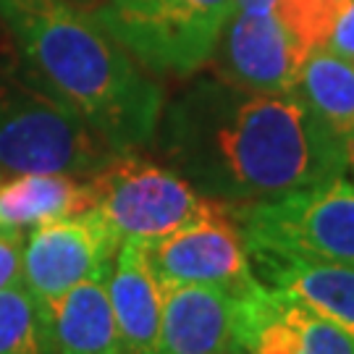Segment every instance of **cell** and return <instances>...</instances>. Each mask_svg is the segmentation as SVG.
Listing matches in <instances>:
<instances>
[{
	"label": "cell",
	"instance_id": "cell-8",
	"mask_svg": "<svg viewBox=\"0 0 354 354\" xmlns=\"http://www.w3.org/2000/svg\"><path fill=\"white\" fill-rule=\"evenodd\" d=\"M121 239L95 207L32 226L24 241L21 283L39 302H53L76 283L113 268Z\"/></svg>",
	"mask_w": 354,
	"mask_h": 354
},
{
	"label": "cell",
	"instance_id": "cell-11",
	"mask_svg": "<svg viewBox=\"0 0 354 354\" xmlns=\"http://www.w3.org/2000/svg\"><path fill=\"white\" fill-rule=\"evenodd\" d=\"M254 276L286 291L307 310L342 328L354 342V266L307 260L294 254L247 250Z\"/></svg>",
	"mask_w": 354,
	"mask_h": 354
},
{
	"label": "cell",
	"instance_id": "cell-5",
	"mask_svg": "<svg viewBox=\"0 0 354 354\" xmlns=\"http://www.w3.org/2000/svg\"><path fill=\"white\" fill-rule=\"evenodd\" d=\"M228 210L247 250L354 266V181L344 174Z\"/></svg>",
	"mask_w": 354,
	"mask_h": 354
},
{
	"label": "cell",
	"instance_id": "cell-17",
	"mask_svg": "<svg viewBox=\"0 0 354 354\" xmlns=\"http://www.w3.org/2000/svg\"><path fill=\"white\" fill-rule=\"evenodd\" d=\"M0 354H58L45 304L24 283L0 291Z\"/></svg>",
	"mask_w": 354,
	"mask_h": 354
},
{
	"label": "cell",
	"instance_id": "cell-6",
	"mask_svg": "<svg viewBox=\"0 0 354 354\" xmlns=\"http://www.w3.org/2000/svg\"><path fill=\"white\" fill-rule=\"evenodd\" d=\"M92 207L118 239H158L203 215L215 200L205 197L171 165L134 152H115L87 178Z\"/></svg>",
	"mask_w": 354,
	"mask_h": 354
},
{
	"label": "cell",
	"instance_id": "cell-14",
	"mask_svg": "<svg viewBox=\"0 0 354 354\" xmlns=\"http://www.w3.org/2000/svg\"><path fill=\"white\" fill-rule=\"evenodd\" d=\"M108 273L76 283L45 304L58 354H121Z\"/></svg>",
	"mask_w": 354,
	"mask_h": 354
},
{
	"label": "cell",
	"instance_id": "cell-18",
	"mask_svg": "<svg viewBox=\"0 0 354 354\" xmlns=\"http://www.w3.org/2000/svg\"><path fill=\"white\" fill-rule=\"evenodd\" d=\"M349 0H276V13L304 50L320 48Z\"/></svg>",
	"mask_w": 354,
	"mask_h": 354
},
{
	"label": "cell",
	"instance_id": "cell-15",
	"mask_svg": "<svg viewBox=\"0 0 354 354\" xmlns=\"http://www.w3.org/2000/svg\"><path fill=\"white\" fill-rule=\"evenodd\" d=\"M92 207L87 178L68 174H19L0 181V226L32 228Z\"/></svg>",
	"mask_w": 354,
	"mask_h": 354
},
{
	"label": "cell",
	"instance_id": "cell-21",
	"mask_svg": "<svg viewBox=\"0 0 354 354\" xmlns=\"http://www.w3.org/2000/svg\"><path fill=\"white\" fill-rule=\"evenodd\" d=\"M234 11H239V13L276 11V0H234Z\"/></svg>",
	"mask_w": 354,
	"mask_h": 354
},
{
	"label": "cell",
	"instance_id": "cell-10",
	"mask_svg": "<svg viewBox=\"0 0 354 354\" xmlns=\"http://www.w3.org/2000/svg\"><path fill=\"white\" fill-rule=\"evenodd\" d=\"M307 53L276 11H234L215 48L213 71L260 92H294Z\"/></svg>",
	"mask_w": 354,
	"mask_h": 354
},
{
	"label": "cell",
	"instance_id": "cell-4",
	"mask_svg": "<svg viewBox=\"0 0 354 354\" xmlns=\"http://www.w3.org/2000/svg\"><path fill=\"white\" fill-rule=\"evenodd\" d=\"M92 16L152 76L205 71L234 16V0H105Z\"/></svg>",
	"mask_w": 354,
	"mask_h": 354
},
{
	"label": "cell",
	"instance_id": "cell-7",
	"mask_svg": "<svg viewBox=\"0 0 354 354\" xmlns=\"http://www.w3.org/2000/svg\"><path fill=\"white\" fill-rule=\"evenodd\" d=\"M145 250L160 286L210 283L239 294L257 279L239 226L218 200L165 236L145 239Z\"/></svg>",
	"mask_w": 354,
	"mask_h": 354
},
{
	"label": "cell",
	"instance_id": "cell-23",
	"mask_svg": "<svg viewBox=\"0 0 354 354\" xmlns=\"http://www.w3.org/2000/svg\"><path fill=\"white\" fill-rule=\"evenodd\" d=\"M346 171L354 174V142L349 145V152H346Z\"/></svg>",
	"mask_w": 354,
	"mask_h": 354
},
{
	"label": "cell",
	"instance_id": "cell-22",
	"mask_svg": "<svg viewBox=\"0 0 354 354\" xmlns=\"http://www.w3.org/2000/svg\"><path fill=\"white\" fill-rule=\"evenodd\" d=\"M13 50H16V45H13L11 35H8V29L3 24V16H0V64H3Z\"/></svg>",
	"mask_w": 354,
	"mask_h": 354
},
{
	"label": "cell",
	"instance_id": "cell-24",
	"mask_svg": "<svg viewBox=\"0 0 354 354\" xmlns=\"http://www.w3.org/2000/svg\"><path fill=\"white\" fill-rule=\"evenodd\" d=\"M221 354H247V352L239 349V346H231V349H226V352H221Z\"/></svg>",
	"mask_w": 354,
	"mask_h": 354
},
{
	"label": "cell",
	"instance_id": "cell-16",
	"mask_svg": "<svg viewBox=\"0 0 354 354\" xmlns=\"http://www.w3.org/2000/svg\"><path fill=\"white\" fill-rule=\"evenodd\" d=\"M294 92L349 147L354 142V61L328 48L307 53Z\"/></svg>",
	"mask_w": 354,
	"mask_h": 354
},
{
	"label": "cell",
	"instance_id": "cell-20",
	"mask_svg": "<svg viewBox=\"0 0 354 354\" xmlns=\"http://www.w3.org/2000/svg\"><path fill=\"white\" fill-rule=\"evenodd\" d=\"M320 48H328L342 58L354 61V0L346 3V8L342 11V16L336 19V24L330 29V35L326 37V42Z\"/></svg>",
	"mask_w": 354,
	"mask_h": 354
},
{
	"label": "cell",
	"instance_id": "cell-13",
	"mask_svg": "<svg viewBox=\"0 0 354 354\" xmlns=\"http://www.w3.org/2000/svg\"><path fill=\"white\" fill-rule=\"evenodd\" d=\"M121 354H160L163 286L152 273L145 239H124L108 276Z\"/></svg>",
	"mask_w": 354,
	"mask_h": 354
},
{
	"label": "cell",
	"instance_id": "cell-2",
	"mask_svg": "<svg viewBox=\"0 0 354 354\" xmlns=\"http://www.w3.org/2000/svg\"><path fill=\"white\" fill-rule=\"evenodd\" d=\"M29 71L113 152L150 147L165 95L118 39L68 0H0Z\"/></svg>",
	"mask_w": 354,
	"mask_h": 354
},
{
	"label": "cell",
	"instance_id": "cell-9",
	"mask_svg": "<svg viewBox=\"0 0 354 354\" xmlns=\"http://www.w3.org/2000/svg\"><path fill=\"white\" fill-rule=\"evenodd\" d=\"M236 297L234 346L247 354H354V342L286 291L254 279Z\"/></svg>",
	"mask_w": 354,
	"mask_h": 354
},
{
	"label": "cell",
	"instance_id": "cell-12",
	"mask_svg": "<svg viewBox=\"0 0 354 354\" xmlns=\"http://www.w3.org/2000/svg\"><path fill=\"white\" fill-rule=\"evenodd\" d=\"M236 297L223 286H163L160 354H221L234 346Z\"/></svg>",
	"mask_w": 354,
	"mask_h": 354
},
{
	"label": "cell",
	"instance_id": "cell-1",
	"mask_svg": "<svg viewBox=\"0 0 354 354\" xmlns=\"http://www.w3.org/2000/svg\"><path fill=\"white\" fill-rule=\"evenodd\" d=\"M158 155L226 205L276 200L346 174L344 145L297 92H260L200 71L165 100Z\"/></svg>",
	"mask_w": 354,
	"mask_h": 354
},
{
	"label": "cell",
	"instance_id": "cell-3",
	"mask_svg": "<svg viewBox=\"0 0 354 354\" xmlns=\"http://www.w3.org/2000/svg\"><path fill=\"white\" fill-rule=\"evenodd\" d=\"M115 152L29 71L19 50L0 64V176L89 178Z\"/></svg>",
	"mask_w": 354,
	"mask_h": 354
},
{
	"label": "cell",
	"instance_id": "cell-19",
	"mask_svg": "<svg viewBox=\"0 0 354 354\" xmlns=\"http://www.w3.org/2000/svg\"><path fill=\"white\" fill-rule=\"evenodd\" d=\"M26 228L0 226V291L21 283Z\"/></svg>",
	"mask_w": 354,
	"mask_h": 354
}]
</instances>
